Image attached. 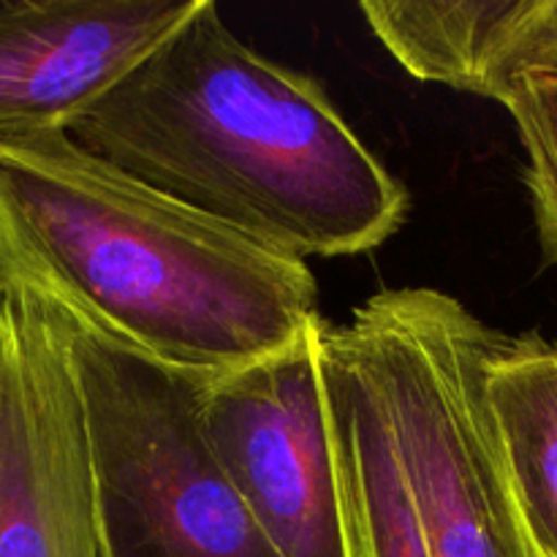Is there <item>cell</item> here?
Listing matches in <instances>:
<instances>
[{
	"instance_id": "cell-1",
	"label": "cell",
	"mask_w": 557,
	"mask_h": 557,
	"mask_svg": "<svg viewBox=\"0 0 557 557\" xmlns=\"http://www.w3.org/2000/svg\"><path fill=\"white\" fill-rule=\"evenodd\" d=\"M65 131L139 183L302 261L381 248L411 210L326 87L248 47L212 0Z\"/></svg>"
},
{
	"instance_id": "cell-2",
	"label": "cell",
	"mask_w": 557,
	"mask_h": 557,
	"mask_svg": "<svg viewBox=\"0 0 557 557\" xmlns=\"http://www.w3.org/2000/svg\"><path fill=\"white\" fill-rule=\"evenodd\" d=\"M0 267L169 370H243L319 326L308 261L139 183L69 131L0 141Z\"/></svg>"
},
{
	"instance_id": "cell-3",
	"label": "cell",
	"mask_w": 557,
	"mask_h": 557,
	"mask_svg": "<svg viewBox=\"0 0 557 557\" xmlns=\"http://www.w3.org/2000/svg\"><path fill=\"white\" fill-rule=\"evenodd\" d=\"M384 403L433 557H531L487 397L490 330L430 286L384 288L341 324Z\"/></svg>"
},
{
	"instance_id": "cell-4",
	"label": "cell",
	"mask_w": 557,
	"mask_h": 557,
	"mask_svg": "<svg viewBox=\"0 0 557 557\" xmlns=\"http://www.w3.org/2000/svg\"><path fill=\"white\" fill-rule=\"evenodd\" d=\"M65 319L90 433L103 557H283L207 444L199 417L205 379Z\"/></svg>"
},
{
	"instance_id": "cell-5",
	"label": "cell",
	"mask_w": 557,
	"mask_h": 557,
	"mask_svg": "<svg viewBox=\"0 0 557 557\" xmlns=\"http://www.w3.org/2000/svg\"><path fill=\"white\" fill-rule=\"evenodd\" d=\"M0 557H103L69 319L0 267Z\"/></svg>"
},
{
	"instance_id": "cell-6",
	"label": "cell",
	"mask_w": 557,
	"mask_h": 557,
	"mask_svg": "<svg viewBox=\"0 0 557 557\" xmlns=\"http://www.w3.org/2000/svg\"><path fill=\"white\" fill-rule=\"evenodd\" d=\"M243 370L205 379V438L283 557H354L326 400L321 332Z\"/></svg>"
},
{
	"instance_id": "cell-7",
	"label": "cell",
	"mask_w": 557,
	"mask_h": 557,
	"mask_svg": "<svg viewBox=\"0 0 557 557\" xmlns=\"http://www.w3.org/2000/svg\"><path fill=\"white\" fill-rule=\"evenodd\" d=\"M201 0H0V141L65 131Z\"/></svg>"
},
{
	"instance_id": "cell-8",
	"label": "cell",
	"mask_w": 557,
	"mask_h": 557,
	"mask_svg": "<svg viewBox=\"0 0 557 557\" xmlns=\"http://www.w3.org/2000/svg\"><path fill=\"white\" fill-rule=\"evenodd\" d=\"M359 11L411 76L506 103L557 76V0H364Z\"/></svg>"
},
{
	"instance_id": "cell-9",
	"label": "cell",
	"mask_w": 557,
	"mask_h": 557,
	"mask_svg": "<svg viewBox=\"0 0 557 557\" xmlns=\"http://www.w3.org/2000/svg\"><path fill=\"white\" fill-rule=\"evenodd\" d=\"M321 359L354 557H433L384 403L343 326L326 321Z\"/></svg>"
},
{
	"instance_id": "cell-10",
	"label": "cell",
	"mask_w": 557,
	"mask_h": 557,
	"mask_svg": "<svg viewBox=\"0 0 557 557\" xmlns=\"http://www.w3.org/2000/svg\"><path fill=\"white\" fill-rule=\"evenodd\" d=\"M487 397L533 542L557 557V348L536 332H498L487 359Z\"/></svg>"
},
{
	"instance_id": "cell-11",
	"label": "cell",
	"mask_w": 557,
	"mask_h": 557,
	"mask_svg": "<svg viewBox=\"0 0 557 557\" xmlns=\"http://www.w3.org/2000/svg\"><path fill=\"white\" fill-rule=\"evenodd\" d=\"M504 107L515 120L525 150L522 180L539 245L544 259L557 267V76H528L517 82Z\"/></svg>"
},
{
	"instance_id": "cell-12",
	"label": "cell",
	"mask_w": 557,
	"mask_h": 557,
	"mask_svg": "<svg viewBox=\"0 0 557 557\" xmlns=\"http://www.w3.org/2000/svg\"><path fill=\"white\" fill-rule=\"evenodd\" d=\"M528 533H531V531H528ZM531 557H549L542 547H539L536 542H533V536H531Z\"/></svg>"
},
{
	"instance_id": "cell-13",
	"label": "cell",
	"mask_w": 557,
	"mask_h": 557,
	"mask_svg": "<svg viewBox=\"0 0 557 557\" xmlns=\"http://www.w3.org/2000/svg\"><path fill=\"white\" fill-rule=\"evenodd\" d=\"M555 348H557V341H555Z\"/></svg>"
}]
</instances>
